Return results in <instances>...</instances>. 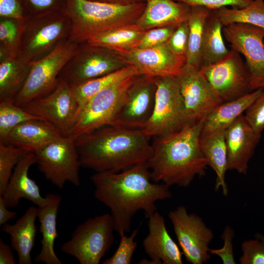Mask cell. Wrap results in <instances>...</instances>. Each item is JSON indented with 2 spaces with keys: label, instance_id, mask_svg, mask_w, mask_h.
I'll list each match as a JSON object with an SVG mask.
<instances>
[{
  "label": "cell",
  "instance_id": "24",
  "mask_svg": "<svg viewBox=\"0 0 264 264\" xmlns=\"http://www.w3.org/2000/svg\"><path fill=\"white\" fill-rule=\"evenodd\" d=\"M38 217V207H28L23 215L13 224L1 226V231L8 234L11 246L17 253L19 264H31V254L35 245Z\"/></svg>",
  "mask_w": 264,
  "mask_h": 264
},
{
  "label": "cell",
  "instance_id": "46",
  "mask_svg": "<svg viewBox=\"0 0 264 264\" xmlns=\"http://www.w3.org/2000/svg\"><path fill=\"white\" fill-rule=\"evenodd\" d=\"M12 247L0 239V264H15Z\"/></svg>",
  "mask_w": 264,
  "mask_h": 264
},
{
  "label": "cell",
  "instance_id": "44",
  "mask_svg": "<svg viewBox=\"0 0 264 264\" xmlns=\"http://www.w3.org/2000/svg\"><path fill=\"white\" fill-rule=\"evenodd\" d=\"M188 6H201L211 10L223 7L231 6L233 8H242L248 6L253 0H174Z\"/></svg>",
  "mask_w": 264,
  "mask_h": 264
},
{
  "label": "cell",
  "instance_id": "7",
  "mask_svg": "<svg viewBox=\"0 0 264 264\" xmlns=\"http://www.w3.org/2000/svg\"><path fill=\"white\" fill-rule=\"evenodd\" d=\"M129 66L122 53L88 42L78 44L59 78L70 86L100 77Z\"/></svg>",
  "mask_w": 264,
  "mask_h": 264
},
{
  "label": "cell",
  "instance_id": "12",
  "mask_svg": "<svg viewBox=\"0 0 264 264\" xmlns=\"http://www.w3.org/2000/svg\"><path fill=\"white\" fill-rule=\"evenodd\" d=\"M138 74L120 81L91 98L79 112L69 136L76 138L109 125L126 91Z\"/></svg>",
  "mask_w": 264,
  "mask_h": 264
},
{
  "label": "cell",
  "instance_id": "39",
  "mask_svg": "<svg viewBox=\"0 0 264 264\" xmlns=\"http://www.w3.org/2000/svg\"><path fill=\"white\" fill-rule=\"evenodd\" d=\"M30 15L66 12L67 0H23Z\"/></svg>",
  "mask_w": 264,
  "mask_h": 264
},
{
  "label": "cell",
  "instance_id": "20",
  "mask_svg": "<svg viewBox=\"0 0 264 264\" xmlns=\"http://www.w3.org/2000/svg\"><path fill=\"white\" fill-rule=\"evenodd\" d=\"M36 162L35 154L30 152L23 155L17 164L6 187L0 195L8 208L17 207L22 198L31 201L38 207L44 206L50 202L51 194L42 196L39 186L29 176L30 168Z\"/></svg>",
  "mask_w": 264,
  "mask_h": 264
},
{
  "label": "cell",
  "instance_id": "49",
  "mask_svg": "<svg viewBox=\"0 0 264 264\" xmlns=\"http://www.w3.org/2000/svg\"><path fill=\"white\" fill-rule=\"evenodd\" d=\"M255 237L259 238L264 243V235L257 233L255 235Z\"/></svg>",
  "mask_w": 264,
  "mask_h": 264
},
{
  "label": "cell",
  "instance_id": "23",
  "mask_svg": "<svg viewBox=\"0 0 264 264\" xmlns=\"http://www.w3.org/2000/svg\"><path fill=\"white\" fill-rule=\"evenodd\" d=\"M64 135L53 125L41 119L22 123L9 134L7 144L26 153H34L47 144Z\"/></svg>",
  "mask_w": 264,
  "mask_h": 264
},
{
  "label": "cell",
  "instance_id": "26",
  "mask_svg": "<svg viewBox=\"0 0 264 264\" xmlns=\"http://www.w3.org/2000/svg\"><path fill=\"white\" fill-rule=\"evenodd\" d=\"M31 66L0 46V102L14 101L25 83Z\"/></svg>",
  "mask_w": 264,
  "mask_h": 264
},
{
  "label": "cell",
  "instance_id": "21",
  "mask_svg": "<svg viewBox=\"0 0 264 264\" xmlns=\"http://www.w3.org/2000/svg\"><path fill=\"white\" fill-rule=\"evenodd\" d=\"M149 232L142 245L150 259L157 264H182V252L169 234L165 219L157 211L148 218Z\"/></svg>",
  "mask_w": 264,
  "mask_h": 264
},
{
  "label": "cell",
  "instance_id": "27",
  "mask_svg": "<svg viewBox=\"0 0 264 264\" xmlns=\"http://www.w3.org/2000/svg\"><path fill=\"white\" fill-rule=\"evenodd\" d=\"M263 89H258L235 100L218 105L205 118L200 136L218 130H225L245 111L260 95Z\"/></svg>",
  "mask_w": 264,
  "mask_h": 264
},
{
  "label": "cell",
  "instance_id": "41",
  "mask_svg": "<svg viewBox=\"0 0 264 264\" xmlns=\"http://www.w3.org/2000/svg\"><path fill=\"white\" fill-rule=\"evenodd\" d=\"M234 230L229 225H226L221 235L223 240V246L218 249H210L211 255L219 257L223 264H236L233 240L234 237Z\"/></svg>",
  "mask_w": 264,
  "mask_h": 264
},
{
  "label": "cell",
  "instance_id": "11",
  "mask_svg": "<svg viewBox=\"0 0 264 264\" xmlns=\"http://www.w3.org/2000/svg\"><path fill=\"white\" fill-rule=\"evenodd\" d=\"M168 217L187 262L206 263L211 258L209 245L214 237L213 230L200 217L189 213L183 205L170 211Z\"/></svg>",
  "mask_w": 264,
  "mask_h": 264
},
{
  "label": "cell",
  "instance_id": "25",
  "mask_svg": "<svg viewBox=\"0 0 264 264\" xmlns=\"http://www.w3.org/2000/svg\"><path fill=\"white\" fill-rule=\"evenodd\" d=\"M61 197L51 194V200L47 205L38 207V217L40 231L42 235L41 249L35 258L36 263L62 264L54 249L55 241L58 237L57 219Z\"/></svg>",
  "mask_w": 264,
  "mask_h": 264
},
{
  "label": "cell",
  "instance_id": "35",
  "mask_svg": "<svg viewBox=\"0 0 264 264\" xmlns=\"http://www.w3.org/2000/svg\"><path fill=\"white\" fill-rule=\"evenodd\" d=\"M24 20L0 18V46L17 57Z\"/></svg>",
  "mask_w": 264,
  "mask_h": 264
},
{
  "label": "cell",
  "instance_id": "17",
  "mask_svg": "<svg viewBox=\"0 0 264 264\" xmlns=\"http://www.w3.org/2000/svg\"><path fill=\"white\" fill-rule=\"evenodd\" d=\"M176 76L189 123L205 118L222 103L208 81L197 67L185 64Z\"/></svg>",
  "mask_w": 264,
  "mask_h": 264
},
{
  "label": "cell",
  "instance_id": "6",
  "mask_svg": "<svg viewBox=\"0 0 264 264\" xmlns=\"http://www.w3.org/2000/svg\"><path fill=\"white\" fill-rule=\"evenodd\" d=\"M114 231L110 214L89 218L77 226L61 250L80 264H98L114 242Z\"/></svg>",
  "mask_w": 264,
  "mask_h": 264
},
{
  "label": "cell",
  "instance_id": "3",
  "mask_svg": "<svg viewBox=\"0 0 264 264\" xmlns=\"http://www.w3.org/2000/svg\"><path fill=\"white\" fill-rule=\"evenodd\" d=\"M204 119L154 137L153 154L147 162L153 181L186 188L196 176L205 175L208 164L199 145Z\"/></svg>",
  "mask_w": 264,
  "mask_h": 264
},
{
  "label": "cell",
  "instance_id": "34",
  "mask_svg": "<svg viewBox=\"0 0 264 264\" xmlns=\"http://www.w3.org/2000/svg\"><path fill=\"white\" fill-rule=\"evenodd\" d=\"M38 118L40 119L15 105L13 100L0 101V143L7 144L9 134L19 124Z\"/></svg>",
  "mask_w": 264,
  "mask_h": 264
},
{
  "label": "cell",
  "instance_id": "8",
  "mask_svg": "<svg viewBox=\"0 0 264 264\" xmlns=\"http://www.w3.org/2000/svg\"><path fill=\"white\" fill-rule=\"evenodd\" d=\"M156 89L153 113L144 132L151 137L177 132L188 122L176 76L156 77Z\"/></svg>",
  "mask_w": 264,
  "mask_h": 264
},
{
  "label": "cell",
  "instance_id": "47",
  "mask_svg": "<svg viewBox=\"0 0 264 264\" xmlns=\"http://www.w3.org/2000/svg\"><path fill=\"white\" fill-rule=\"evenodd\" d=\"M5 202L2 197L0 195V226H1L5 223L16 217L17 213L15 211H11L8 209Z\"/></svg>",
  "mask_w": 264,
  "mask_h": 264
},
{
  "label": "cell",
  "instance_id": "2",
  "mask_svg": "<svg viewBox=\"0 0 264 264\" xmlns=\"http://www.w3.org/2000/svg\"><path fill=\"white\" fill-rule=\"evenodd\" d=\"M151 137L142 130L106 125L75 138L81 166L95 173L119 172L148 161Z\"/></svg>",
  "mask_w": 264,
  "mask_h": 264
},
{
  "label": "cell",
  "instance_id": "38",
  "mask_svg": "<svg viewBox=\"0 0 264 264\" xmlns=\"http://www.w3.org/2000/svg\"><path fill=\"white\" fill-rule=\"evenodd\" d=\"M241 249V264H264V243L259 238L244 241Z\"/></svg>",
  "mask_w": 264,
  "mask_h": 264
},
{
  "label": "cell",
  "instance_id": "13",
  "mask_svg": "<svg viewBox=\"0 0 264 264\" xmlns=\"http://www.w3.org/2000/svg\"><path fill=\"white\" fill-rule=\"evenodd\" d=\"M22 108L53 125L64 136L70 135L79 112L72 87L62 80L51 92L31 100Z\"/></svg>",
  "mask_w": 264,
  "mask_h": 264
},
{
  "label": "cell",
  "instance_id": "10",
  "mask_svg": "<svg viewBox=\"0 0 264 264\" xmlns=\"http://www.w3.org/2000/svg\"><path fill=\"white\" fill-rule=\"evenodd\" d=\"M34 153L39 169L53 185L59 189H62L67 182L80 186L81 165L75 138L63 136Z\"/></svg>",
  "mask_w": 264,
  "mask_h": 264
},
{
  "label": "cell",
  "instance_id": "45",
  "mask_svg": "<svg viewBox=\"0 0 264 264\" xmlns=\"http://www.w3.org/2000/svg\"><path fill=\"white\" fill-rule=\"evenodd\" d=\"M29 16L23 0H0V18L24 20Z\"/></svg>",
  "mask_w": 264,
  "mask_h": 264
},
{
  "label": "cell",
  "instance_id": "9",
  "mask_svg": "<svg viewBox=\"0 0 264 264\" xmlns=\"http://www.w3.org/2000/svg\"><path fill=\"white\" fill-rule=\"evenodd\" d=\"M78 44L69 39L65 40L50 53L33 63L25 83L14 100V104L22 107L54 90L59 83L61 70Z\"/></svg>",
  "mask_w": 264,
  "mask_h": 264
},
{
  "label": "cell",
  "instance_id": "30",
  "mask_svg": "<svg viewBox=\"0 0 264 264\" xmlns=\"http://www.w3.org/2000/svg\"><path fill=\"white\" fill-rule=\"evenodd\" d=\"M212 10L204 6L190 7L187 22L189 42L186 64L198 69L201 65V48L205 27Z\"/></svg>",
  "mask_w": 264,
  "mask_h": 264
},
{
  "label": "cell",
  "instance_id": "4",
  "mask_svg": "<svg viewBox=\"0 0 264 264\" xmlns=\"http://www.w3.org/2000/svg\"><path fill=\"white\" fill-rule=\"evenodd\" d=\"M145 2L120 5L89 0H67L72 26L69 39L80 44L114 28L135 23Z\"/></svg>",
  "mask_w": 264,
  "mask_h": 264
},
{
  "label": "cell",
  "instance_id": "14",
  "mask_svg": "<svg viewBox=\"0 0 264 264\" xmlns=\"http://www.w3.org/2000/svg\"><path fill=\"white\" fill-rule=\"evenodd\" d=\"M156 89V77L138 74L109 125L142 130L153 113Z\"/></svg>",
  "mask_w": 264,
  "mask_h": 264
},
{
  "label": "cell",
  "instance_id": "1",
  "mask_svg": "<svg viewBox=\"0 0 264 264\" xmlns=\"http://www.w3.org/2000/svg\"><path fill=\"white\" fill-rule=\"evenodd\" d=\"M94 197L110 211L115 230L129 232L132 219L139 211L147 218L157 211L156 201L170 198V186L152 182L147 162L119 172L95 173L91 176Z\"/></svg>",
  "mask_w": 264,
  "mask_h": 264
},
{
  "label": "cell",
  "instance_id": "28",
  "mask_svg": "<svg viewBox=\"0 0 264 264\" xmlns=\"http://www.w3.org/2000/svg\"><path fill=\"white\" fill-rule=\"evenodd\" d=\"M224 132L225 130H220L200 136L199 145L208 166L216 174L215 190L221 189L223 196H227L228 188L225 180V173L227 171V153Z\"/></svg>",
  "mask_w": 264,
  "mask_h": 264
},
{
  "label": "cell",
  "instance_id": "32",
  "mask_svg": "<svg viewBox=\"0 0 264 264\" xmlns=\"http://www.w3.org/2000/svg\"><path fill=\"white\" fill-rule=\"evenodd\" d=\"M138 74L137 69L133 66L129 65L110 74L71 86L79 107V112L91 98L104 89Z\"/></svg>",
  "mask_w": 264,
  "mask_h": 264
},
{
  "label": "cell",
  "instance_id": "15",
  "mask_svg": "<svg viewBox=\"0 0 264 264\" xmlns=\"http://www.w3.org/2000/svg\"><path fill=\"white\" fill-rule=\"evenodd\" d=\"M199 70L222 103L235 100L252 91L245 63L241 54L233 49L222 60L201 66Z\"/></svg>",
  "mask_w": 264,
  "mask_h": 264
},
{
  "label": "cell",
  "instance_id": "33",
  "mask_svg": "<svg viewBox=\"0 0 264 264\" xmlns=\"http://www.w3.org/2000/svg\"><path fill=\"white\" fill-rule=\"evenodd\" d=\"M212 13L223 26L241 23L264 29V0H253L248 6L242 8L223 7L212 10Z\"/></svg>",
  "mask_w": 264,
  "mask_h": 264
},
{
  "label": "cell",
  "instance_id": "48",
  "mask_svg": "<svg viewBox=\"0 0 264 264\" xmlns=\"http://www.w3.org/2000/svg\"><path fill=\"white\" fill-rule=\"evenodd\" d=\"M94 1L106 2L120 5H128L135 3L145 2V0H89Z\"/></svg>",
  "mask_w": 264,
  "mask_h": 264
},
{
  "label": "cell",
  "instance_id": "42",
  "mask_svg": "<svg viewBox=\"0 0 264 264\" xmlns=\"http://www.w3.org/2000/svg\"><path fill=\"white\" fill-rule=\"evenodd\" d=\"M244 115L253 129L261 133L264 130V89L249 106Z\"/></svg>",
  "mask_w": 264,
  "mask_h": 264
},
{
  "label": "cell",
  "instance_id": "18",
  "mask_svg": "<svg viewBox=\"0 0 264 264\" xmlns=\"http://www.w3.org/2000/svg\"><path fill=\"white\" fill-rule=\"evenodd\" d=\"M122 53L139 74L153 77L177 76L186 62V57L174 54L167 43Z\"/></svg>",
  "mask_w": 264,
  "mask_h": 264
},
{
  "label": "cell",
  "instance_id": "16",
  "mask_svg": "<svg viewBox=\"0 0 264 264\" xmlns=\"http://www.w3.org/2000/svg\"><path fill=\"white\" fill-rule=\"evenodd\" d=\"M222 32L231 49L242 55L245 60L251 91L264 89V29L235 23L223 26Z\"/></svg>",
  "mask_w": 264,
  "mask_h": 264
},
{
  "label": "cell",
  "instance_id": "22",
  "mask_svg": "<svg viewBox=\"0 0 264 264\" xmlns=\"http://www.w3.org/2000/svg\"><path fill=\"white\" fill-rule=\"evenodd\" d=\"M145 7L135 23L143 30L177 26L186 21L190 6L174 0H145Z\"/></svg>",
  "mask_w": 264,
  "mask_h": 264
},
{
  "label": "cell",
  "instance_id": "19",
  "mask_svg": "<svg viewBox=\"0 0 264 264\" xmlns=\"http://www.w3.org/2000/svg\"><path fill=\"white\" fill-rule=\"evenodd\" d=\"M261 136V133L253 129L244 115H241L229 126L224 132L227 170L246 175L248 162Z\"/></svg>",
  "mask_w": 264,
  "mask_h": 264
},
{
  "label": "cell",
  "instance_id": "31",
  "mask_svg": "<svg viewBox=\"0 0 264 264\" xmlns=\"http://www.w3.org/2000/svg\"><path fill=\"white\" fill-rule=\"evenodd\" d=\"M223 27L212 10L206 23L202 44L201 67L220 62L229 54L230 50L226 47L223 40Z\"/></svg>",
  "mask_w": 264,
  "mask_h": 264
},
{
  "label": "cell",
  "instance_id": "5",
  "mask_svg": "<svg viewBox=\"0 0 264 264\" xmlns=\"http://www.w3.org/2000/svg\"><path fill=\"white\" fill-rule=\"evenodd\" d=\"M72 26L66 12L30 15L24 21L17 57L32 64L68 39Z\"/></svg>",
  "mask_w": 264,
  "mask_h": 264
},
{
  "label": "cell",
  "instance_id": "40",
  "mask_svg": "<svg viewBox=\"0 0 264 264\" xmlns=\"http://www.w3.org/2000/svg\"><path fill=\"white\" fill-rule=\"evenodd\" d=\"M188 42L189 25L187 20L177 26L166 43L174 54L186 57Z\"/></svg>",
  "mask_w": 264,
  "mask_h": 264
},
{
  "label": "cell",
  "instance_id": "43",
  "mask_svg": "<svg viewBox=\"0 0 264 264\" xmlns=\"http://www.w3.org/2000/svg\"><path fill=\"white\" fill-rule=\"evenodd\" d=\"M177 26L156 27L146 31L138 48L152 47L166 43Z\"/></svg>",
  "mask_w": 264,
  "mask_h": 264
},
{
  "label": "cell",
  "instance_id": "29",
  "mask_svg": "<svg viewBox=\"0 0 264 264\" xmlns=\"http://www.w3.org/2000/svg\"><path fill=\"white\" fill-rule=\"evenodd\" d=\"M145 32L135 23L101 33L86 42L125 53L138 47Z\"/></svg>",
  "mask_w": 264,
  "mask_h": 264
},
{
  "label": "cell",
  "instance_id": "37",
  "mask_svg": "<svg viewBox=\"0 0 264 264\" xmlns=\"http://www.w3.org/2000/svg\"><path fill=\"white\" fill-rule=\"evenodd\" d=\"M138 232V228L134 229L129 236H126L125 233H120V240L117 249L112 256L103 261L102 264H131L133 253L137 245L134 240Z\"/></svg>",
  "mask_w": 264,
  "mask_h": 264
},
{
  "label": "cell",
  "instance_id": "36",
  "mask_svg": "<svg viewBox=\"0 0 264 264\" xmlns=\"http://www.w3.org/2000/svg\"><path fill=\"white\" fill-rule=\"evenodd\" d=\"M26 153L10 144L0 143V195L6 187L17 164Z\"/></svg>",
  "mask_w": 264,
  "mask_h": 264
}]
</instances>
